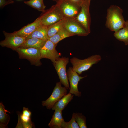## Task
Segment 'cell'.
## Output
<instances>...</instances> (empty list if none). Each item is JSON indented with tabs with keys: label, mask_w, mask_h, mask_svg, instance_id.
<instances>
[{
	"label": "cell",
	"mask_w": 128,
	"mask_h": 128,
	"mask_svg": "<svg viewBox=\"0 0 128 128\" xmlns=\"http://www.w3.org/2000/svg\"><path fill=\"white\" fill-rule=\"evenodd\" d=\"M123 10L119 7L111 5L107 10L105 25L109 30L114 32L122 28L125 23Z\"/></svg>",
	"instance_id": "cell-1"
},
{
	"label": "cell",
	"mask_w": 128,
	"mask_h": 128,
	"mask_svg": "<svg viewBox=\"0 0 128 128\" xmlns=\"http://www.w3.org/2000/svg\"><path fill=\"white\" fill-rule=\"evenodd\" d=\"M101 59L100 55L96 54L83 59L73 57L70 60L73 69L79 75H80L83 72L89 69L93 65L98 63Z\"/></svg>",
	"instance_id": "cell-2"
},
{
	"label": "cell",
	"mask_w": 128,
	"mask_h": 128,
	"mask_svg": "<svg viewBox=\"0 0 128 128\" xmlns=\"http://www.w3.org/2000/svg\"><path fill=\"white\" fill-rule=\"evenodd\" d=\"M14 50L18 53L20 58L27 59L31 64L37 66H40L41 65L40 60L42 58L40 49L32 48L18 47Z\"/></svg>",
	"instance_id": "cell-3"
},
{
	"label": "cell",
	"mask_w": 128,
	"mask_h": 128,
	"mask_svg": "<svg viewBox=\"0 0 128 128\" xmlns=\"http://www.w3.org/2000/svg\"><path fill=\"white\" fill-rule=\"evenodd\" d=\"M63 14L57 4L41 16V24L48 26L64 18Z\"/></svg>",
	"instance_id": "cell-4"
},
{
	"label": "cell",
	"mask_w": 128,
	"mask_h": 128,
	"mask_svg": "<svg viewBox=\"0 0 128 128\" xmlns=\"http://www.w3.org/2000/svg\"><path fill=\"white\" fill-rule=\"evenodd\" d=\"M69 59L68 57H59L53 63L61 84L67 89H70L66 71V66Z\"/></svg>",
	"instance_id": "cell-5"
},
{
	"label": "cell",
	"mask_w": 128,
	"mask_h": 128,
	"mask_svg": "<svg viewBox=\"0 0 128 128\" xmlns=\"http://www.w3.org/2000/svg\"><path fill=\"white\" fill-rule=\"evenodd\" d=\"M67 89L63 87L59 82H57L53 92L49 97L45 101H42V105L47 109H50L56 102L67 94Z\"/></svg>",
	"instance_id": "cell-6"
},
{
	"label": "cell",
	"mask_w": 128,
	"mask_h": 128,
	"mask_svg": "<svg viewBox=\"0 0 128 128\" xmlns=\"http://www.w3.org/2000/svg\"><path fill=\"white\" fill-rule=\"evenodd\" d=\"M90 1L84 0L81 5V9L76 19L80 24L89 34L90 32V19L89 6Z\"/></svg>",
	"instance_id": "cell-7"
},
{
	"label": "cell",
	"mask_w": 128,
	"mask_h": 128,
	"mask_svg": "<svg viewBox=\"0 0 128 128\" xmlns=\"http://www.w3.org/2000/svg\"><path fill=\"white\" fill-rule=\"evenodd\" d=\"M3 32L5 37V39L0 42V45L3 47H6L14 50L19 47L26 39L25 37L19 36L14 32L9 33L5 31Z\"/></svg>",
	"instance_id": "cell-8"
},
{
	"label": "cell",
	"mask_w": 128,
	"mask_h": 128,
	"mask_svg": "<svg viewBox=\"0 0 128 128\" xmlns=\"http://www.w3.org/2000/svg\"><path fill=\"white\" fill-rule=\"evenodd\" d=\"M57 45L54 44L48 39L44 46L40 49L42 58L48 59L53 63L61 56L56 49Z\"/></svg>",
	"instance_id": "cell-9"
},
{
	"label": "cell",
	"mask_w": 128,
	"mask_h": 128,
	"mask_svg": "<svg viewBox=\"0 0 128 128\" xmlns=\"http://www.w3.org/2000/svg\"><path fill=\"white\" fill-rule=\"evenodd\" d=\"M68 79L69 81L70 88L69 92L74 94L78 97L81 96V92L78 89L79 82L81 79L87 77V76L82 77L79 76L77 73L74 71L72 67H69L67 71Z\"/></svg>",
	"instance_id": "cell-10"
},
{
	"label": "cell",
	"mask_w": 128,
	"mask_h": 128,
	"mask_svg": "<svg viewBox=\"0 0 128 128\" xmlns=\"http://www.w3.org/2000/svg\"><path fill=\"white\" fill-rule=\"evenodd\" d=\"M64 14L67 17H72L78 12V7L81 4L71 1L69 0H59L57 3Z\"/></svg>",
	"instance_id": "cell-11"
},
{
	"label": "cell",
	"mask_w": 128,
	"mask_h": 128,
	"mask_svg": "<svg viewBox=\"0 0 128 128\" xmlns=\"http://www.w3.org/2000/svg\"><path fill=\"white\" fill-rule=\"evenodd\" d=\"M64 27L69 32L78 35L85 36L89 34L80 24L71 20H66Z\"/></svg>",
	"instance_id": "cell-12"
},
{
	"label": "cell",
	"mask_w": 128,
	"mask_h": 128,
	"mask_svg": "<svg viewBox=\"0 0 128 128\" xmlns=\"http://www.w3.org/2000/svg\"><path fill=\"white\" fill-rule=\"evenodd\" d=\"M41 18L40 16L32 23L24 26L19 30L13 32L18 35L26 38L41 24Z\"/></svg>",
	"instance_id": "cell-13"
},
{
	"label": "cell",
	"mask_w": 128,
	"mask_h": 128,
	"mask_svg": "<svg viewBox=\"0 0 128 128\" xmlns=\"http://www.w3.org/2000/svg\"><path fill=\"white\" fill-rule=\"evenodd\" d=\"M46 41L36 38L26 39L19 48H32L40 49L44 46Z\"/></svg>",
	"instance_id": "cell-14"
},
{
	"label": "cell",
	"mask_w": 128,
	"mask_h": 128,
	"mask_svg": "<svg viewBox=\"0 0 128 128\" xmlns=\"http://www.w3.org/2000/svg\"><path fill=\"white\" fill-rule=\"evenodd\" d=\"M36 38L47 41L49 37L47 35V26L41 24L38 26L26 39Z\"/></svg>",
	"instance_id": "cell-15"
},
{
	"label": "cell",
	"mask_w": 128,
	"mask_h": 128,
	"mask_svg": "<svg viewBox=\"0 0 128 128\" xmlns=\"http://www.w3.org/2000/svg\"><path fill=\"white\" fill-rule=\"evenodd\" d=\"M113 35L117 40L123 42L125 45H128V20L125 21L123 27L114 32Z\"/></svg>",
	"instance_id": "cell-16"
},
{
	"label": "cell",
	"mask_w": 128,
	"mask_h": 128,
	"mask_svg": "<svg viewBox=\"0 0 128 128\" xmlns=\"http://www.w3.org/2000/svg\"><path fill=\"white\" fill-rule=\"evenodd\" d=\"M76 35L69 32L64 27L62 28L55 35L48 39L54 44H57L61 40L66 37Z\"/></svg>",
	"instance_id": "cell-17"
},
{
	"label": "cell",
	"mask_w": 128,
	"mask_h": 128,
	"mask_svg": "<svg viewBox=\"0 0 128 128\" xmlns=\"http://www.w3.org/2000/svg\"><path fill=\"white\" fill-rule=\"evenodd\" d=\"M73 95L69 92L55 103L52 107V109L53 110H58L62 111L73 99Z\"/></svg>",
	"instance_id": "cell-18"
},
{
	"label": "cell",
	"mask_w": 128,
	"mask_h": 128,
	"mask_svg": "<svg viewBox=\"0 0 128 128\" xmlns=\"http://www.w3.org/2000/svg\"><path fill=\"white\" fill-rule=\"evenodd\" d=\"M64 120L62 111L55 110L48 126L50 128H61V125Z\"/></svg>",
	"instance_id": "cell-19"
},
{
	"label": "cell",
	"mask_w": 128,
	"mask_h": 128,
	"mask_svg": "<svg viewBox=\"0 0 128 128\" xmlns=\"http://www.w3.org/2000/svg\"><path fill=\"white\" fill-rule=\"evenodd\" d=\"M66 19L64 18L47 26V35L49 38L53 36L64 26Z\"/></svg>",
	"instance_id": "cell-20"
},
{
	"label": "cell",
	"mask_w": 128,
	"mask_h": 128,
	"mask_svg": "<svg viewBox=\"0 0 128 128\" xmlns=\"http://www.w3.org/2000/svg\"><path fill=\"white\" fill-rule=\"evenodd\" d=\"M10 112L5 109L2 102L0 103V127L5 128L9 121L10 117L7 113Z\"/></svg>",
	"instance_id": "cell-21"
},
{
	"label": "cell",
	"mask_w": 128,
	"mask_h": 128,
	"mask_svg": "<svg viewBox=\"0 0 128 128\" xmlns=\"http://www.w3.org/2000/svg\"><path fill=\"white\" fill-rule=\"evenodd\" d=\"M26 4L38 10L44 12L46 6L44 4L43 0H30L24 1Z\"/></svg>",
	"instance_id": "cell-22"
},
{
	"label": "cell",
	"mask_w": 128,
	"mask_h": 128,
	"mask_svg": "<svg viewBox=\"0 0 128 128\" xmlns=\"http://www.w3.org/2000/svg\"><path fill=\"white\" fill-rule=\"evenodd\" d=\"M78 124L76 122L73 113L71 119L69 122H66L64 120L61 125V128H79Z\"/></svg>",
	"instance_id": "cell-23"
},
{
	"label": "cell",
	"mask_w": 128,
	"mask_h": 128,
	"mask_svg": "<svg viewBox=\"0 0 128 128\" xmlns=\"http://www.w3.org/2000/svg\"><path fill=\"white\" fill-rule=\"evenodd\" d=\"M76 122L80 128H87L86 121V117L82 113H73Z\"/></svg>",
	"instance_id": "cell-24"
},
{
	"label": "cell",
	"mask_w": 128,
	"mask_h": 128,
	"mask_svg": "<svg viewBox=\"0 0 128 128\" xmlns=\"http://www.w3.org/2000/svg\"><path fill=\"white\" fill-rule=\"evenodd\" d=\"M14 2L12 0H0V7H3L8 4L13 3Z\"/></svg>",
	"instance_id": "cell-25"
},
{
	"label": "cell",
	"mask_w": 128,
	"mask_h": 128,
	"mask_svg": "<svg viewBox=\"0 0 128 128\" xmlns=\"http://www.w3.org/2000/svg\"><path fill=\"white\" fill-rule=\"evenodd\" d=\"M69 0L77 3H81L84 0Z\"/></svg>",
	"instance_id": "cell-26"
},
{
	"label": "cell",
	"mask_w": 128,
	"mask_h": 128,
	"mask_svg": "<svg viewBox=\"0 0 128 128\" xmlns=\"http://www.w3.org/2000/svg\"><path fill=\"white\" fill-rule=\"evenodd\" d=\"M54 0V1H57V2H58L59 0Z\"/></svg>",
	"instance_id": "cell-27"
},
{
	"label": "cell",
	"mask_w": 128,
	"mask_h": 128,
	"mask_svg": "<svg viewBox=\"0 0 128 128\" xmlns=\"http://www.w3.org/2000/svg\"><path fill=\"white\" fill-rule=\"evenodd\" d=\"M89 0L91 1V0Z\"/></svg>",
	"instance_id": "cell-28"
},
{
	"label": "cell",
	"mask_w": 128,
	"mask_h": 128,
	"mask_svg": "<svg viewBox=\"0 0 128 128\" xmlns=\"http://www.w3.org/2000/svg\"></svg>",
	"instance_id": "cell-29"
}]
</instances>
